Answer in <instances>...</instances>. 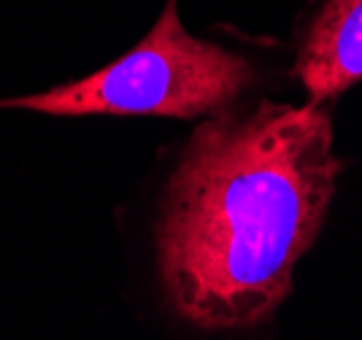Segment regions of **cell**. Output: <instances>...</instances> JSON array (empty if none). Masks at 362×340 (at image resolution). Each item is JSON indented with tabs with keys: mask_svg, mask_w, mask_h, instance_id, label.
I'll use <instances>...</instances> for the list:
<instances>
[{
	"mask_svg": "<svg viewBox=\"0 0 362 340\" xmlns=\"http://www.w3.org/2000/svg\"><path fill=\"white\" fill-rule=\"evenodd\" d=\"M341 163L317 103H259L203 122L165 187L157 224L163 295L187 324L249 329L292 292Z\"/></svg>",
	"mask_w": 362,
	"mask_h": 340,
	"instance_id": "1",
	"label": "cell"
},
{
	"mask_svg": "<svg viewBox=\"0 0 362 340\" xmlns=\"http://www.w3.org/2000/svg\"><path fill=\"white\" fill-rule=\"evenodd\" d=\"M252 84L255 65L225 46L189 35L176 0H168L151 33L127 54L71 84L3 98L0 108L49 117L195 119L225 114Z\"/></svg>",
	"mask_w": 362,
	"mask_h": 340,
	"instance_id": "2",
	"label": "cell"
},
{
	"mask_svg": "<svg viewBox=\"0 0 362 340\" xmlns=\"http://www.w3.org/2000/svg\"><path fill=\"white\" fill-rule=\"evenodd\" d=\"M295 74L317 105L362 81V0H317L303 25Z\"/></svg>",
	"mask_w": 362,
	"mask_h": 340,
	"instance_id": "3",
	"label": "cell"
}]
</instances>
